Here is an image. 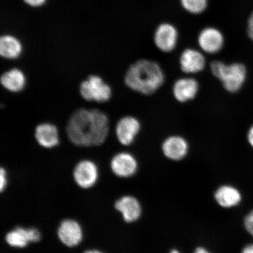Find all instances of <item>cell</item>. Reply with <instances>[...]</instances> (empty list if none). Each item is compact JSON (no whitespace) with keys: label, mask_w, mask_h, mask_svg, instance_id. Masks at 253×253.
I'll return each instance as SVG.
<instances>
[{"label":"cell","mask_w":253,"mask_h":253,"mask_svg":"<svg viewBox=\"0 0 253 253\" xmlns=\"http://www.w3.org/2000/svg\"><path fill=\"white\" fill-rule=\"evenodd\" d=\"M60 241L63 245L73 248L81 243L83 233L79 224L74 220L67 219L62 221L58 230Z\"/></svg>","instance_id":"7c38bea8"},{"label":"cell","mask_w":253,"mask_h":253,"mask_svg":"<svg viewBox=\"0 0 253 253\" xmlns=\"http://www.w3.org/2000/svg\"><path fill=\"white\" fill-rule=\"evenodd\" d=\"M35 138L41 147L45 148L55 147L59 142L58 129L51 123H41L35 129Z\"/></svg>","instance_id":"2e32d148"},{"label":"cell","mask_w":253,"mask_h":253,"mask_svg":"<svg viewBox=\"0 0 253 253\" xmlns=\"http://www.w3.org/2000/svg\"><path fill=\"white\" fill-rule=\"evenodd\" d=\"M66 131L69 140L78 146H98L108 136V117L100 110L79 109L69 118Z\"/></svg>","instance_id":"6da1fadb"},{"label":"cell","mask_w":253,"mask_h":253,"mask_svg":"<svg viewBox=\"0 0 253 253\" xmlns=\"http://www.w3.org/2000/svg\"><path fill=\"white\" fill-rule=\"evenodd\" d=\"M6 184H7L6 171L3 168H1V169H0V190H1V192L4 191Z\"/></svg>","instance_id":"7402d4cb"},{"label":"cell","mask_w":253,"mask_h":253,"mask_svg":"<svg viewBox=\"0 0 253 253\" xmlns=\"http://www.w3.org/2000/svg\"><path fill=\"white\" fill-rule=\"evenodd\" d=\"M75 181L82 188H89L96 182L97 168L92 161L83 160L75 167L74 172Z\"/></svg>","instance_id":"9c48e42d"},{"label":"cell","mask_w":253,"mask_h":253,"mask_svg":"<svg viewBox=\"0 0 253 253\" xmlns=\"http://www.w3.org/2000/svg\"><path fill=\"white\" fill-rule=\"evenodd\" d=\"M41 239V234L36 228L24 229L18 227L5 236L6 242L13 248H24L29 243H36Z\"/></svg>","instance_id":"8fae6325"},{"label":"cell","mask_w":253,"mask_h":253,"mask_svg":"<svg viewBox=\"0 0 253 253\" xmlns=\"http://www.w3.org/2000/svg\"><path fill=\"white\" fill-rule=\"evenodd\" d=\"M244 225L247 232L253 237V210L245 217Z\"/></svg>","instance_id":"44dd1931"},{"label":"cell","mask_w":253,"mask_h":253,"mask_svg":"<svg viewBox=\"0 0 253 253\" xmlns=\"http://www.w3.org/2000/svg\"><path fill=\"white\" fill-rule=\"evenodd\" d=\"M84 253H103L99 251H96V250H91V251H87L85 252Z\"/></svg>","instance_id":"83f0119b"},{"label":"cell","mask_w":253,"mask_h":253,"mask_svg":"<svg viewBox=\"0 0 253 253\" xmlns=\"http://www.w3.org/2000/svg\"><path fill=\"white\" fill-rule=\"evenodd\" d=\"M183 7L191 13L199 14L205 10L207 0H181Z\"/></svg>","instance_id":"ffe728a7"},{"label":"cell","mask_w":253,"mask_h":253,"mask_svg":"<svg viewBox=\"0 0 253 253\" xmlns=\"http://www.w3.org/2000/svg\"><path fill=\"white\" fill-rule=\"evenodd\" d=\"M111 169L118 176L128 178L135 174L138 169L136 158L130 153L123 152L114 156L110 163Z\"/></svg>","instance_id":"ba28073f"},{"label":"cell","mask_w":253,"mask_h":253,"mask_svg":"<svg viewBox=\"0 0 253 253\" xmlns=\"http://www.w3.org/2000/svg\"><path fill=\"white\" fill-rule=\"evenodd\" d=\"M169 253H181L178 251H177V250L173 249L172 251H170Z\"/></svg>","instance_id":"f1b7e54d"},{"label":"cell","mask_w":253,"mask_h":253,"mask_svg":"<svg viewBox=\"0 0 253 253\" xmlns=\"http://www.w3.org/2000/svg\"><path fill=\"white\" fill-rule=\"evenodd\" d=\"M248 138L249 144H251V146L253 148V126L249 130Z\"/></svg>","instance_id":"d4e9b609"},{"label":"cell","mask_w":253,"mask_h":253,"mask_svg":"<svg viewBox=\"0 0 253 253\" xmlns=\"http://www.w3.org/2000/svg\"><path fill=\"white\" fill-rule=\"evenodd\" d=\"M198 43L206 53L214 54L219 52L224 44L223 35L215 28H208L199 34Z\"/></svg>","instance_id":"5bb4252c"},{"label":"cell","mask_w":253,"mask_h":253,"mask_svg":"<svg viewBox=\"0 0 253 253\" xmlns=\"http://www.w3.org/2000/svg\"><path fill=\"white\" fill-rule=\"evenodd\" d=\"M194 253H211L210 251H208L207 249L199 247L196 249Z\"/></svg>","instance_id":"4316f807"},{"label":"cell","mask_w":253,"mask_h":253,"mask_svg":"<svg viewBox=\"0 0 253 253\" xmlns=\"http://www.w3.org/2000/svg\"><path fill=\"white\" fill-rule=\"evenodd\" d=\"M214 199L221 207L231 208L239 205L242 196L238 189L231 185H223L214 193Z\"/></svg>","instance_id":"e0dca14e"},{"label":"cell","mask_w":253,"mask_h":253,"mask_svg":"<svg viewBox=\"0 0 253 253\" xmlns=\"http://www.w3.org/2000/svg\"><path fill=\"white\" fill-rule=\"evenodd\" d=\"M27 4L33 7H40L45 2L46 0H24Z\"/></svg>","instance_id":"603a6c76"},{"label":"cell","mask_w":253,"mask_h":253,"mask_svg":"<svg viewBox=\"0 0 253 253\" xmlns=\"http://www.w3.org/2000/svg\"><path fill=\"white\" fill-rule=\"evenodd\" d=\"M23 51L20 41L15 37L5 35L0 39V55L5 59H15Z\"/></svg>","instance_id":"d6986e66"},{"label":"cell","mask_w":253,"mask_h":253,"mask_svg":"<svg viewBox=\"0 0 253 253\" xmlns=\"http://www.w3.org/2000/svg\"><path fill=\"white\" fill-rule=\"evenodd\" d=\"M248 34L251 39L253 41V12L249 18L248 23Z\"/></svg>","instance_id":"cb8c5ba5"},{"label":"cell","mask_w":253,"mask_h":253,"mask_svg":"<svg viewBox=\"0 0 253 253\" xmlns=\"http://www.w3.org/2000/svg\"><path fill=\"white\" fill-rule=\"evenodd\" d=\"M162 151L168 159L176 161L183 160L188 153V142L181 135H170L163 141Z\"/></svg>","instance_id":"8992f818"},{"label":"cell","mask_w":253,"mask_h":253,"mask_svg":"<svg viewBox=\"0 0 253 253\" xmlns=\"http://www.w3.org/2000/svg\"><path fill=\"white\" fill-rule=\"evenodd\" d=\"M179 62L181 71L188 75L198 74L204 70L206 66L204 55L194 49L183 50Z\"/></svg>","instance_id":"30bf717a"},{"label":"cell","mask_w":253,"mask_h":253,"mask_svg":"<svg viewBox=\"0 0 253 253\" xmlns=\"http://www.w3.org/2000/svg\"><path fill=\"white\" fill-rule=\"evenodd\" d=\"M141 129V123L138 119L131 116L123 117L116 126L117 138L120 144L128 146L133 143Z\"/></svg>","instance_id":"5b68a950"},{"label":"cell","mask_w":253,"mask_h":253,"mask_svg":"<svg viewBox=\"0 0 253 253\" xmlns=\"http://www.w3.org/2000/svg\"><path fill=\"white\" fill-rule=\"evenodd\" d=\"M1 84L10 92L18 93L24 89L26 84V78L24 72L17 68H12L1 75Z\"/></svg>","instance_id":"ac0fdd59"},{"label":"cell","mask_w":253,"mask_h":253,"mask_svg":"<svg viewBox=\"0 0 253 253\" xmlns=\"http://www.w3.org/2000/svg\"><path fill=\"white\" fill-rule=\"evenodd\" d=\"M177 41L178 33L175 27L169 24L160 25L155 34V44L164 52L172 51L176 47Z\"/></svg>","instance_id":"4fadbf2b"},{"label":"cell","mask_w":253,"mask_h":253,"mask_svg":"<svg viewBox=\"0 0 253 253\" xmlns=\"http://www.w3.org/2000/svg\"><path fill=\"white\" fill-rule=\"evenodd\" d=\"M211 74L221 82L224 89L229 93H236L241 89L246 79L245 65L240 63L226 64L214 61L211 64Z\"/></svg>","instance_id":"3957f363"},{"label":"cell","mask_w":253,"mask_h":253,"mask_svg":"<svg viewBox=\"0 0 253 253\" xmlns=\"http://www.w3.org/2000/svg\"><path fill=\"white\" fill-rule=\"evenodd\" d=\"M115 207L116 210L122 213L126 222H134L141 216V204L137 199L131 196H125L120 198L116 202Z\"/></svg>","instance_id":"9a60e30c"},{"label":"cell","mask_w":253,"mask_h":253,"mask_svg":"<svg viewBox=\"0 0 253 253\" xmlns=\"http://www.w3.org/2000/svg\"><path fill=\"white\" fill-rule=\"evenodd\" d=\"M242 253H253V243L246 245L243 249Z\"/></svg>","instance_id":"484cf974"},{"label":"cell","mask_w":253,"mask_h":253,"mask_svg":"<svg viewBox=\"0 0 253 253\" xmlns=\"http://www.w3.org/2000/svg\"><path fill=\"white\" fill-rule=\"evenodd\" d=\"M79 90L81 96L87 102H107L112 95L109 85L97 75H90L82 82Z\"/></svg>","instance_id":"277c9868"},{"label":"cell","mask_w":253,"mask_h":253,"mask_svg":"<svg viewBox=\"0 0 253 253\" xmlns=\"http://www.w3.org/2000/svg\"><path fill=\"white\" fill-rule=\"evenodd\" d=\"M165 80L166 76L161 66L156 61L145 59L132 63L125 76L126 86L146 96L156 93Z\"/></svg>","instance_id":"7a4b0ae2"},{"label":"cell","mask_w":253,"mask_h":253,"mask_svg":"<svg viewBox=\"0 0 253 253\" xmlns=\"http://www.w3.org/2000/svg\"><path fill=\"white\" fill-rule=\"evenodd\" d=\"M199 90V84L195 79L184 77L175 82L172 87V94L177 102L185 103L194 100Z\"/></svg>","instance_id":"52a82bcc"}]
</instances>
